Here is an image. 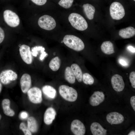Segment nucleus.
Instances as JSON below:
<instances>
[{
  "mask_svg": "<svg viewBox=\"0 0 135 135\" xmlns=\"http://www.w3.org/2000/svg\"><path fill=\"white\" fill-rule=\"evenodd\" d=\"M63 41L67 47L76 51H81L84 48V44L82 41L78 37L73 35H66Z\"/></svg>",
  "mask_w": 135,
  "mask_h": 135,
  "instance_id": "1",
  "label": "nucleus"
},
{
  "mask_svg": "<svg viewBox=\"0 0 135 135\" xmlns=\"http://www.w3.org/2000/svg\"><path fill=\"white\" fill-rule=\"evenodd\" d=\"M68 20L71 25L78 30L83 31L88 27V24L85 19L78 14H71L68 16Z\"/></svg>",
  "mask_w": 135,
  "mask_h": 135,
  "instance_id": "2",
  "label": "nucleus"
},
{
  "mask_svg": "<svg viewBox=\"0 0 135 135\" xmlns=\"http://www.w3.org/2000/svg\"><path fill=\"white\" fill-rule=\"evenodd\" d=\"M60 95L64 99L70 102L75 101L78 97V93L76 90L68 86L62 85L59 88Z\"/></svg>",
  "mask_w": 135,
  "mask_h": 135,
  "instance_id": "3",
  "label": "nucleus"
},
{
  "mask_svg": "<svg viewBox=\"0 0 135 135\" xmlns=\"http://www.w3.org/2000/svg\"><path fill=\"white\" fill-rule=\"evenodd\" d=\"M110 13L112 18L115 20H120L124 16V8L120 2H115L112 3L110 8Z\"/></svg>",
  "mask_w": 135,
  "mask_h": 135,
  "instance_id": "4",
  "label": "nucleus"
},
{
  "mask_svg": "<svg viewBox=\"0 0 135 135\" xmlns=\"http://www.w3.org/2000/svg\"><path fill=\"white\" fill-rule=\"evenodd\" d=\"M38 23L40 28L48 30L53 29L56 26L54 19L52 17L47 15L40 17L38 20Z\"/></svg>",
  "mask_w": 135,
  "mask_h": 135,
  "instance_id": "5",
  "label": "nucleus"
},
{
  "mask_svg": "<svg viewBox=\"0 0 135 135\" xmlns=\"http://www.w3.org/2000/svg\"><path fill=\"white\" fill-rule=\"evenodd\" d=\"M4 20L7 24L12 27L18 26L20 23L18 16L14 12L10 10H6L3 13Z\"/></svg>",
  "mask_w": 135,
  "mask_h": 135,
  "instance_id": "6",
  "label": "nucleus"
},
{
  "mask_svg": "<svg viewBox=\"0 0 135 135\" xmlns=\"http://www.w3.org/2000/svg\"><path fill=\"white\" fill-rule=\"evenodd\" d=\"M29 99L30 101L35 104L40 103L42 100V94L39 88L34 87L30 88L27 92Z\"/></svg>",
  "mask_w": 135,
  "mask_h": 135,
  "instance_id": "7",
  "label": "nucleus"
},
{
  "mask_svg": "<svg viewBox=\"0 0 135 135\" xmlns=\"http://www.w3.org/2000/svg\"><path fill=\"white\" fill-rule=\"evenodd\" d=\"M18 78L16 73L13 70H7L2 71L0 74V80L4 84H7L16 80Z\"/></svg>",
  "mask_w": 135,
  "mask_h": 135,
  "instance_id": "8",
  "label": "nucleus"
},
{
  "mask_svg": "<svg viewBox=\"0 0 135 135\" xmlns=\"http://www.w3.org/2000/svg\"><path fill=\"white\" fill-rule=\"evenodd\" d=\"M20 54L23 61L28 64H32V58L29 46L26 44L21 46L19 48Z\"/></svg>",
  "mask_w": 135,
  "mask_h": 135,
  "instance_id": "9",
  "label": "nucleus"
},
{
  "mask_svg": "<svg viewBox=\"0 0 135 135\" xmlns=\"http://www.w3.org/2000/svg\"><path fill=\"white\" fill-rule=\"evenodd\" d=\"M70 129L75 135H84L86 132V128L84 124L80 120H75L71 123Z\"/></svg>",
  "mask_w": 135,
  "mask_h": 135,
  "instance_id": "10",
  "label": "nucleus"
},
{
  "mask_svg": "<svg viewBox=\"0 0 135 135\" xmlns=\"http://www.w3.org/2000/svg\"><path fill=\"white\" fill-rule=\"evenodd\" d=\"M112 87L116 91L120 92L124 89L125 84L122 78L120 75L116 74L113 76L111 79Z\"/></svg>",
  "mask_w": 135,
  "mask_h": 135,
  "instance_id": "11",
  "label": "nucleus"
},
{
  "mask_svg": "<svg viewBox=\"0 0 135 135\" xmlns=\"http://www.w3.org/2000/svg\"><path fill=\"white\" fill-rule=\"evenodd\" d=\"M106 118L108 122L111 124H121L124 120V118L123 115L116 112L109 113L107 115Z\"/></svg>",
  "mask_w": 135,
  "mask_h": 135,
  "instance_id": "12",
  "label": "nucleus"
},
{
  "mask_svg": "<svg viewBox=\"0 0 135 135\" xmlns=\"http://www.w3.org/2000/svg\"><path fill=\"white\" fill-rule=\"evenodd\" d=\"M21 88L24 93H27L30 88L32 84L30 76L28 74H24L22 76L20 80Z\"/></svg>",
  "mask_w": 135,
  "mask_h": 135,
  "instance_id": "13",
  "label": "nucleus"
},
{
  "mask_svg": "<svg viewBox=\"0 0 135 135\" xmlns=\"http://www.w3.org/2000/svg\"><path fill=\"white\" fill-rule=\"evenodd\" d=\"M104 100V95L103 92L99 91L95 92L90 97L89 102L93 106L99 105Z\"/></svg>",
  "mask_w": 135,
  "mask_h": 135,
  "instance_id": "14",
  "label": "nucleus"
},
{
  "mask_svg": "<svg viewBox=\"0 0 135 135\" xmlns=\"http://www.w3.org/2000/svg\"><path fill=\"white\" fill-rule=\"evenodd\" d=\"M56 114V112L54 108L50 107L45 111L44 114V120L46 124H51L54 119Z\"/></svg>",
  "mask_w": 135,
  "mask_h": 135,
  "instance_id": "15",
  "label": "nucleus"
},
{
  "mask_svg": "<svg viewBox=\"0 0 135 135\" xmlns=\"http://www.w3.org/2000/svg\"><path fill=\"white\" fill-rule=\"evenodd\" d=\"M90 129L93 135H106V134L107 130L97 122L92 123L90 126Z\"/></svg>",
  "mask_w": 135,
  "mask_h": 135,
  "instance_id": "16",
  "label": "nucleus"
},
{
  "mask_svg": "<svg viewBox=\"0 0 135 135\" xmlns=\"http://www.w3.org/2000/svg\"><path fill=\"white\" fill-rule=\"evenodd\" d=\"M10 102L7 98L3 100L2 102V106L3 112L6 115L9 116H13L15 114L14 111L10 108Z\"/></svg>",
  "mask_w": 135,
  "mask_h": 135,
  "instance_id": "17",
  "label": "nucleus"
},
{
  "mask_svg": "<svg viewBox=\"0 0 135 135\" xmlns=\"http://www.w3.org/2000/svg\"><path fill=\"white\" fill-rule=\"evenodd\" d=\"M119 34L124 38H129L135 34V29L133 27L129 26L120 30L119 32Z\"/></svg>",
  "mask_w": 135,
  "mask_h": 135,
  "instance_id": "18",
  "label": "nucleus"
},
{
  "mask_svg": "<svg viewBox=\"0 0 135 135\" xmlns=\"http://www.w3.org/2000/svg\"><path fill=\"white\" fill-rule=\"evenodd\" d=\"M42 90L44 94L48 98L50 99H54L56 97V90L52 86L46 85L42 87Z\"/></svg>",
  "mask_w": 135,
  "mask_h": 135,
  "instance_id": "19",
  "label": "nucleus"
},
{
  "mask_svg": "<svg viewBox=\"0 0 135 135\" xmlns=\"http://www.w3.org/2000/svg\"><path fill=\"white\" fill-rule=\"evenodd\" d=\"M84 12L87 18L90 20L93 19L95 11V8L92 5L88 4L83 5Z\"/></svg>",
  "mask_w": 135,
  "mask_h": 135,
  "instance_id": "20",
  "label": "nucleus"
},
{
  "mask_svg": "<svg viewBox=\"0 0 135 135\" xmlns=\"http://www.w3.org/2000/svg\"><path fill=\"white\" fill-rule=\"evenodd\" d=\"M101 49L103 53L107 54H111L114 52V45L110 41L103 42L101 45Z\"/></svg>",
  "mask_w": 135,
  "mask_h": 135,
  "instance_id": "21",
  "label": "nucleus"
},
{
  "mask_svg": "<svg viewBox=\"0 0 135 135\" xmlns=\"http://www.w3.org/2000/svg\"><path fill=\"white\" fill-rule=\"evenodd\" d=\"M77 80L79 82L82 80V72L79 66L76 64H73L70 66Z\"/></svg>",
  "mask_w": 135,
  "mask_h": 135,
  "instance_id": "22",
  "label": "nucleus"
},
{
  "mask_svg": "<svg viewBox=\"0 0 135 135\" xmlns=\"http://www.w3.org/2000/svg\"><path fill=\"white\" fill-rule=\"evenodd\" d=\"M64 78L66 80L71 84L75 82L76 78L70 68L69 66L66 67L64 71Z\"/></svg>",
  "mask_w": 135,
  "mask_h": 135,
  "instance_id": "23",
  "label": "nucleus"
},
{
  "mask_svg": "<svg viewBox=\"0 0 135 135\" xmlns=\"http://www.w3.org/2000/svg\"><path fill=\"white\" fill-rule=\"evenodd\" d=\"M28 128L32 132H36L38 130V124L36 119L33 116H30L27 121Z\"/></svg>",
  "mask_w": 135,
  "mask_h": 135,
  "instance_id": "24",
  "label": "nucleus"
},
{
  "mask_svg": "<svg viewBox=\"0 0 135 135\" xmlns=\"http://www.w3.org/2000/svg\"><path fill=\"white\" fill-rule=\"evenodd\" d=\"M61 61L60 58L58 56L53 58L50 61L49 66L50 69L54 71L58 70L60 68Z\"/></svg>",
  "mask_w": 135,
  "mask_h": 135,
  "instance_id": "25",
  "label": "nucleus"
},
{
  "mask_svg": "<svg viewBox=\"0 0 135 135\" xmlns=\"http://www.w3.org/2000/svg\"><path fill=\"white\" fill-rule=\"evenodd\" d=\"M82 80L85 84L91 85L94 83V80L92 76L88 73H85L83 74Z\"/></svg>",
  "mask_w": 135,
  "mask_h": 135,
  "instance_id": "26",
  "label": "nucleus"
},
{
  "mask_svg": "<svg viewBox=\"0 0 135 135\" xmlns=\"http://www.w3.org/2000/svg\"><path fill=\"white\" fill-rule=\"evenodd\" d=\"M74 1V0H60L58 4L64 8H68L72 6Z\"/></svg>",
  "mask_w": 135,
  "mask_h": 135,
  "instance_id": "27",
  "label": "nucleus"
},
{
  "mask_svg": "<svg viewBox=\"0 0 135 135\" xmlns=\"http://www.w3.org/2000/svg\"><path fill=\"white\" fill-rule=\"evenodd\" d=\"M20 129L22 130L25 135H31L30 131L28 128L25 124L24 122L20 123L19 126Z\"/></svg>",
  "mask_w": 135,
  "mask_h": 135,
  "instance_id": "28",
  "label": "nucleus"
},
{
  "mask_svg": "<svg viewBox=\"0 0 135 135\" xmlns=\"http://www.w3.org/2000/svg\"><path fill=\"white\" fill-rule=\"evenodd\" d=\"M45 50L44 47L42 46H36L32 48V54L34 56L36 57L38 54V52Z\"/></svg>",
  "mask_w": 135,
  "mask_h": 135,
  "instance_id": "29",
  "label": "nucleus"
},
{
  "mask_svg": "<svg viewBox=\"0 0 135 135\" xmlns=\"http://www.w3.org/2000/svg\"><path fill=\"white\" fill-rule=\"evenodd\" d=\"M129 79L131 84L132 86L134 88H135V72H132L129 76Z\"/></svg>",
  "mask_w": 135,
  "mask_h": 135,
  "instance_id": "30",
  "label": "nucleus"
},
{
  "mask_svg": "<svg viewBox=\"0 0 135 135\" xmlns=\"http://www.w3.org/2000/svg\"><path fill=\"white\" fill-rule=\"evenodd\" d=\"M118 62L122 66L126 67L128 65V60L124 58H120L118 59Z\"/></svg>",
  "mask_w": 135,
  "mask_h": 135,
  "instance_id": "31",
  "label": "nucleus"
},
{
  "mask_svg": "<svg viewBox=\"0 0 135 135\" xmlns=\"http://www.w3.org/2000/svg\"><path fill=\"white\" fill-rule=\"evenodd\" d=\"M36 4L38 6H42L45 4L47 0H31Z\"/></svg>",
  "mask_w": 135,
  "mask_h": 135,
  "instance_id": "32",
  "label": "nucleus"
},
{
  "mask_svg": "<svg viewBox=\"0 0 135 135\" xmlns=\"http://www.w3.org/2000/svg\"><path fill=\"white\" fill-rule=\"evenodd\" d=\"M5 36L4 31L3 29L0 26V44L3 41Z\"/></svg>",
  "mask_w": 135,
  "mask_h": 135,
  "instance_id": "33",
  "label": "nucleus"
},
{
  "mask_svg": "<svg viewBox=\"0 0 135 135\" xmlns=\"http://www.w3.org/2000/svg\"><path fill=\"white\" fill-rule=\"evenodd\" d=\"M130 103L134 111H135V96H132L130 99Z\"/></svg>",
  "mask_w": 135,
  "mask_h": 135,
  "instance_id": "34",
  "label": "nucleus"
},
{
  "mask_svg": "<svg viewBox=\"0 0 135 135\" xmlns=\"http://www.w3.org/2000/svg\"><path fill=\"white\" fill-rule=\"evenodd\" d=\"M42 50L40 51L41 54L40 57V59L41 60H43L47 55L48 54L44 51Z\"/></svg>",
  "mask_w": 135,
  "mask_h": 135,
  "instance_id": "35",
  "label": "nucleus"
},
{
  "mask_svg": "<svg viewBox=\"0 0 135 135\" xmlns=\"http://www.w3.org/2000/svg\"><path fill=\"white\" fill-rule=\"evenodd\" d=\"M20 116L21 118L22 119H25L27 118L28 116V114L25 112H23L21 113Z\"/></svg>",
  "mask_w": 135,
  "mask_h": 135,
  "instance_id": "36",
  "label": "nucleus"
},
{
  "mask_svg": "<svg viewBox=\"0 0 135 135\" xmlns=\"http://www.w3.org/2000/svg\"><path fill=\"white\" fill-rule=\"evenodd\" d=\"M127 48L131 52L133 53H135V48L132 46H128Z\"/></svg>",
  "mask_w": 135,
  "mask_h": 135,
  "instance_id": "37",
  "label": "nucleus"
},
{
  "mask_svg": "<svg viewBox=\"0 0 135 135\" xmlns=\"http://www.w3.org/2000/svg\"><path fill=\"white\" fill-rule=\"evenodd\" d=\"M128 135H135V132L134 130H132L130 133L128 134Z\"/></svg>",
  "mask_w": 135,
  "mask_h": 135,
  "instance_id": "38",
  "label": "nucleus"
},
{
  "mask_svg": "<svg viewBox=\"0 0 135 135\" xmlns=\"http://www.w3.org/2000/svg\"><path fill=\"white\" fill-rule=\"evenodd\" d=\"M2 85L0 82V93L2 89Z\"/></svg>",
  "mask_w": 135,
  "mask_h": 135,
  "instance_id": "39",
  "label": "nucleus"
},
{
  "mask_svg": "<svg viewBox=\"0 0 135 135\" xmlns=\"http://www.w3.org/2000/svg\"><path fill=\"white\" fill-rule=\"evenodd\" d=\"M1 118H2V116L1 115V114H0V120H1Z\"/></svg>",
  "mask_w": 135,
  "mask_h": 135,
  "instance_id": "40",
  "label": "nucleus"
},
{
  "mask_svg": "<svg viewBox=\"0 0 135 135\" xmlns=\"http://www.w3.org/2000/svg\"><path fill=\"white\" fill-rule=\"evenodd\" d=\"M134 1H135V0H133Z\"/></svg>",
  "mask_w": 135,
  "mask_h": 135,
  "instance_id": "41",
  "label": "nucleus"
}]
</instances>
